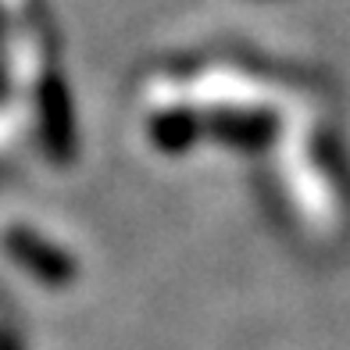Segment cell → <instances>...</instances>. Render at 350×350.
<instances>
[{
  "label": "cell",
  "mask_w": 350,
  "mask_h": 350,
  "mask_svg": "<svg viewBox=\"0 0 350 350\" xmlns=\"http://www.w3.org/2000/svg\"><path fill=\"white\" fill-rule=\"evenodd\" d=\"M4 247H8V254H11L14 261L29 268V275L46 282V286H61V282L72 279V261L57 247L40 240L36 232L14 226V229L4 232Z\"/></svg>",
  "instance_id": "2"
},
{
  "label": "cell",
  "mask_w": 350,
  "mask_h": 350,
  "mask_svg": "<svg viewBox=\"0 0 350 350\" xmlns=\"http://www.w3.org/2000/svg\"><path fill=\"white\" fill-rule=\"evenodd\" d=\"M290 183L300 204L311 211L314 226L325 232H340L350 221V193H347V175L336 161L332 139L325 136L322 125H300L290 139Z\"/></svg>",
  "instance_id": "1"
}]
</instances>
